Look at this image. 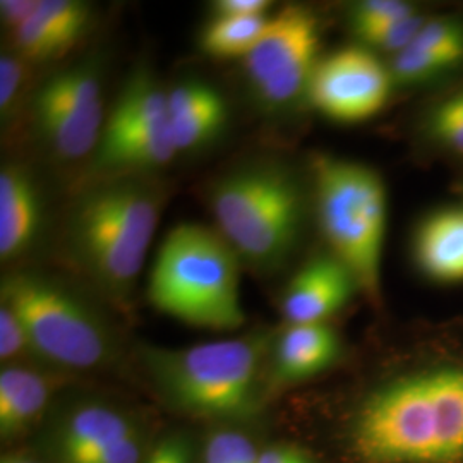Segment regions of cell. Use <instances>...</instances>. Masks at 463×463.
Returning a JSON list of instances; mask_svg holds the SVG:
<instances>
[{
	"instance_id": "cell-1",
	"label": "cell",
	"mask_w": 463,
	"mask_h": 463,
	"mask_svg": "<svg viewBox=\"0 0 463 463\" xmlns=\"http://www.w3.org/2000/svg\"><path fill=\"white\" fill-rule=\"evenodd\" d=\"M165 201L164 185L143 174L99 177L67 208L62 223L67 263L105 298H129Z\"/></svg>"
},
{
	"instance_id": "cell-2",
	"label": "cell",
	"mask_w": 463,
	"mask_h": 463,
	"mask_svg": "<svg viewBox=\"0 0 463 463\" xmlns=\"http://www.w3.org/2000/svg\"><path fill=\"white\" fill-rule=\"evenodd\" d=\"M352 441L365 463L462 462V367L424 371L381 386L365 398Z\"/></svg>"
},
{
	"instance_id": "cell-3",
	"label": "cell",
	"mask_w": 463,
	"mask_h": 463,
	"mask_svg": "<svg viewBox=\"0 0 463 463\" xmlns=\"http://www.w3.org/2000/svg\"><path fill=\"white\" fill-rule=\"evenodd\" d=\"M269 348V333L252 331L191 347H143L141 359L175 411L203 419H249L263 403Z\"/></svg>"
},
{
	"instance_id": "cell-4",
	"label": "cell",
	"mask_w": 463,
	"mask_h": 463,
	"mask_svg": "<svg viewBox=\"0 0 463 463\" xmlns=\"http://www.w3.org/2000/svg\"><path fill=\"white\" fill-rule=\"evenodd\" d=\"M208 204L216 231L250 269L268 275L298 246L304 193L294 170L279 160H249L220 175L208 189Z\"/></svg>"
},
{
	"instance_id": "cell-5",
	"label": "cell",
	"mask_w": 463,
	"mask_h": 463,
	"mask_svg": "<svg viewBox=\"0 0 463 463\" xmlns=\"http://www.w3.org/2000/svg\"><path fill=\"white\" fill-rule=\"evenodd\" d=\"M241 268L237 252L216 229L179 223L166 233L151 265L149 302L196 328L239 330L246 323Z\"/></svg>"
},
{
	"instance_id": "cell-6",
	"label": "cell",
	"mask_w": 463,
	"mask_h": 463,
	"mask_svg": "<svg viewBox=\"0 0 463 463\" xmlns=\"http://www.w3.org/2000/svg\"><path fill=\"white\" fill-rule=\"evenodd\" d=\"M0 304L21 321L30 350L69 371L109 364L116 340L103 317L71 287L33 271H11L0 283Z\"/></svg>"
},
{
	"instance_id": "cell-7",
	"label": "cell",
	"mask_w": 463,
	"mask_h": 463,
	"mask_svg": "<svg viewBox=\"0 0 463 463\" xmlns=\"http://www.w3.org/2000/svg\"><path fill=\"white\" fill-rule=\"evenodd\" d=\"M319 227L333 256L369 298L380 294L388 196L380 174L359 162L321 155L313 165Z\"/></svg>"
},
{
	"instance_id": "cell-8",
	"label": "cell",
	"mask_w": 463,
	"mask_h": 463,
	"mask_svg": "<svg viewBox=\"0 0 463 463\" xmlns=\"http://www.w3.org/2000/svg\"><path fill=\"white\" fill-rule=\"evenodd\" d=\"M319 50V21L302 5H287L269 17L265 33L244 59L256 99L280 110L307 93Z\"/></svg>"
},
{
	"instance_id": "cell-9",
	"label": "cell",
	"mask_w": 463,
	"mask_h": 463,
	"mask_svg": "<svg viewBox=\"0 0 463 463\" xmlns=\"http://www.w3.org/2000/svg\"><path fill=\"white\" fill-rule=\"evenodd\" d=\"M101 91L99 69L88 61L59 71L34 93V129L57 158L95 155L107 120Z\"/></svg>"
},
{
	"instance_id": "cell-10",
	"label": "cell",
	"mask_w": 463,
	"mask_h": 463,
	"mask_svg": "<svg viewBox=\"0 0 463 463\" xmlns=\"http://www.w3.org/2000/svg\"><path fill=\"white\" fill-rule=\"evenodd\" d=\"M393 81L392 71L371 50L345 47L317 62L307 97L319 114L355 124L380 114Z\"/></svg>"
},
{
	"instance_id": "cell-11",
	"label": "cell",
	"mask_w": 463,
	"mask_h": 463,
	"mask_svg": "<svg viewBox=\"0 0 463 463\" xmlns=\"http://www.w3.org/2000/svg\"><path fill=\"white\" fill-rule=\"evenodd\" d=\"M359 285L335 256H319L302 266L285 288L281 311L288 325H316L338 313Z\"/></svg>"
},
{
	"instance_id": "cell-12",
	"label": "cell",
	"mask_w": 463,
	"mask_h": 463,
	"mask_svg": "<svg viewBox=\"0 0 463 463\" xmlns=\"http://www.w3.org/2000/svg\"><path fill=\"white\" fill-rule=\"evenodd\" d=\"M43 194L26 166L5 164L0 170V260L14 263L26 256L43 227Z\"/></svg>"
},
{
	"instance_id": "cell-13",
	"label": "cell",
	"mask_w": 463,
	"mask_h": 463,
	"mask_svg": "<svg viewBox=\"0 0 463 463\" xmlns=\"http://www.w3.org/2000/svg\"><path fill=\"white\" fill-rule=\"evenodd\" d=\"M170 133L179 153L213 141L227 122V103L213 86L184 81L168 90Z\"/></svg>"
},
{
	"instance_id": "cell-14",
	"label": "cell",
	"mask_w": 463,
	"mask_h": 463,
	"mask_svg": "<svg viewBox=\"0 0 463 463\" xmlns=\"http://www.w3.org/2000/svg\"><path fill=\"white\" fill-rule=\"evenodd\" d=\"M134 432L137 430L124 412L103 403H86L64 417L53 448L61 462L83 463Z\"/></svg>"
},
{
	"instance_id": "cell-15",
	"label": "cell",
	"mask_w": 463,
	"mask_h": 463,
	"mask_svg": "<svg viewBox=\"0 0 463 463\" xmlns=\"http://www.w3.org/2000/svg\"><path fill=\"white\" fill-rule=\"evenodd\" d=\"M340 338L326 323L288 325L271 347V380L294 384L336 363Z\"/></svg>"
},
{
	"instance_id": "cell-16",
	"label": "cell",
	"mask_w": 463,
	"mask_h": 463,
	"mask_svg": "<svg viewBox=\"0 0 463 463\" xmlns=\"http://www.w3.org/2000/svg\"><path fill=\"white\" fill-rule=\"evenodd\" d=\"M166 128H170L168 90L146 69H141L122 86L114 109L105 120L99 143Z\"/></svg>"
},
{
	"instance_id": "cell-17",
	"label": "cell",
	"mask_w": 463,
	"mask_h": 463,
	"mask_svg": "<svg viewBox=\"0 0 463 463\" xmlns=\"http://www.w3.org/2000/svg\"><path fill=\"white\" fill-rule=\"evenodd\" d=\"M414 256L432 280L463 281V206L428 216L415 233Z\"/></svg>"
},
{
	"instance_id": "cell-18",
	"label": "cell",
	"mask_w": 463,
	"mask_h": 463,
	"mask_svg": "<svg viewBox=\"0 0 463 463\" xmlns=\"http://www.w3.org/2000/svg\"><path fill=\"white\" fill-rule=\"evenodd\" d=\"M55 390L49 374L23 365H4L0 373V434L16 438L45 412Z\"/></svg>"
},
{
	"instance_id": "cell-19",
	"label": "cell",
	"mask_w": 463,
	"mask_h": 463,
	"mask_svg": "<svg viewBox=\"0 0 463 463\" xmlns=\"http://www.w3.org/2000/svg\"><path fill=\"white\" fill-rule=\"evenodd\" d=\"M269 17L215 16L203 30L201 50L218 59H246L265 33Z\"/></svg>"
},
{
	"instance_id": "cell-20",
	"label": "cell",
	"mask_w": 463,
	"mask_h": 463,
	"mask_svg": "<svg viewBox=\"0 0 463 463\" xmlns=\"http://www.w3.org/2000/svg\"><path fill=\"white\" fill-rule=\"evenodd\" d=\"M14 49L26 62H47L72 49L49 23L34 13L33 17L11 33Z\"/></svg>"
},
{
	"instance_id": "cell-21",
	"label": "cell",
	"mask_w": 463,
	"mask_h": 463,
	"mask_svg": "<svg viewBox=\"0 0 463 463\" xmlns=\"http://www.w3.org/2000/svg\"><path fill=\"white\" fill-rule=\"evenodd\" d=\"M36 13L61 34L71 47L86 33L91 9L80 0H38Z\"/></svg>"
},
{
	"instance_id": "cell-22",
	"label": "cell",
	"mask_w": 463,
	"mask_h": 463,
	"mask_svg": "<svg viewBox=\"0 0 463 463\" xmlns=\"http://www.w3.org/2000/svg\"><path fill=\"white\" fill-rule=\"evenodd\" d=\"M412 43L441 57L451 66L460 64L463 61V26L457 21H426Z\"/></svg>"
},
{
	"instance_id": "cell-23",
	"label": "cell",
	"mask_w": 463,
	"mask_h": 463,
	"mask_svg": "<svg viewBox=\"0 0 463 463\" xmlns=\"http://www.w3.org/2000/svg\"><path fill=\"white\" fill-rule=\"evenodd\" d=\"M419 14L415 5L402 0H363L352 7V26L359 34L392 26Z\"/></svg>"
},
{
	"instance_id": "cell-24",
	"label": "cell",
	"mask_w": 463,
	"mask_h": 463,
	"mask_svg": "<svg viewBox=\"0 0 463 463\" xmlns=\"http://www.w3.org/2000/svg\"><path fill=\"white\" fill-rule=\"evenodd\" d=\"M451 64L443 61L441 57L430 53L428 50L420 49L414 43H411L407 49L395 53L392 76L400 83H420L436 74L449 69Z\"/></svg>"
},
{
	"instance_id": "cell-25",
	"label": "cell",
	"mask_w": 463,
	"mask_h": 463,
	"mask_svg": "<svg viewBox=\"0 0 463 463\" xmlns=\"http://www.w3.org/2000/svg\"><path fill=\"white\" fill-rule=\"evenodd\" d=\"M260 453L246 434L216 430L204 445L203 463H260Z\"/></svg>"
},
{
	"instance_id": "cell-26",
	"label": "cell",
	"mask_w": 463,
	"mask_h": 463,
	"mask_svg": "<svg viewBox=\"0 0 463 463\" xmlns=\"http://www.w3.org/2000/svg\"><path fill=\"white\" fill-rule=\"evenodd\" d=\"M432 137L463 155V91L443 99L430 117Z\"/></svg>"
},
{
	"instance_id": "cell-27",
	"label": "cell",
	"mask_w": 463,
	"mask_h": 463,
	"mask_svg": "<svg viewBox=\"0 0 463 463\" xmlns=\"http://www.w3.org/2000/svg\"><path fill=\"white\" fill-rule=\"evenodd\" d=\"M426 19L420 14H415L412 17H407L400 23H395L392 26L380 28L369 33L359 34V38L364 42L367 47H376V49L388 50V52H402L407 49L415 40V36L424 26Z\"/></svg>"
},
{
	"instance_id": "cell-28",
	"label": "cell",
	"mask_w": 463,
	"mask_h": 463,
	"mask_svg": "<svg viewBox=\"0 0 463 463\" xmlns=\"http://www.w3.org/2000/svg\"><path fill=\"white\" fill-rule=\"evenodd\" d=\"M26 61L17 53H4L0 57V114L9 118L26 81Z\"/></svg>"
},
{
	"instance_id": "cell-29",
	"label": "cell",
	"mask_w": 463,
	"mask_h": 463,
	"mask_svg": "<svg viewBox=\"0 0 463 463\" xmlns=\"http://www.w3.org/2000/svg\"><path fill=\"white\" fill-rule=\"evenodd\" d=\"M30 350L24 328L17 316L4 304H0V359L11 363L21 354Z\"/></svg>"
},
{
	"instance_id": "cell-30",
	"label": "cell",
	"mask_w": 463,
	"mask_h": 463,
	"mask_svg": "<svg viewBox=\"0 0 463 463\" xmlns=\"http://www.w3.org/2000/svg\"><path fill=\"white\" fill-rule=\"evenodd\" d=\"M143 463H193V445L184 434H170L160 439Z\"/></svg>"
},
{
	"instance_id": "cell-31",
	"label": "cell",
	"mask_w": 463,
	"mask_h": 463,
	"mask_svg": "<svg viewBox=\"0 0 463 463\" xmlns=\"http://www.w3.org/2000/svg\"><path fill=\"white\" fill-rule=\"evenodd\" d=\"M143 443L139 432H134L83 463H143Z\"/></svg>"
},
{
	"instance_id": "cell-32",
	"label": "cell",
	"mask_w": 463,
	"mask_h": 463,
	"mask_svg": "<svg viewBox=\"0 0 463 463\" xmlns=\"http://www.w3.org/2000/svg\"><path fill=\"white\" fill-rule=\"evenodd\" d=\"M38 9V0H2L0 19L9 28V33L26 24Z\"/></svg>"
},
{
	"instance_id": "cell-33",
	"label": "cell",
	"mask_w": 463,
	"mask_h": 463,
	"mask_svg": "<svg viewBox=\"0 0 463 463\" xmlns=\"http://www.w3.org/2000/svg\"><path fill=\"white\" fill-rule=\"evenodd\" d=\"M269 5L271 4L266 0H218L213 4V11L215 16H265Z\"/></svg>"
},
{
	"instance_id": "cell-34",
	"label": "cell",
	"mask_w": 463,
	"mask_h": 463,
	"mask_svg": "<svg viewBox=\"0 0 463 463\" xmlns=\"http://www.w3.org/2000/svg\"><path fill=\"white\" fill-rule=\"evenodd\" d=\"M260 463H313L311 458L296 447L277 445L260 453Z\"/></svg>"
},
{
	"instance_id": "cell-35",
	"label": "cell",
	"mask_w": 463,
	"mask_h": 463,
	"mask_svg": "<svg viewBox=\"0 0 463 463\" xmlns=\"http://www.w3.org/2000/svg\"><path fill=\"white\" fill-rule=\"evenodd\" d=\"M2 463H38L34 462V460H30V458H24V457H5Z\"/></svg>"
}]
</instances>
